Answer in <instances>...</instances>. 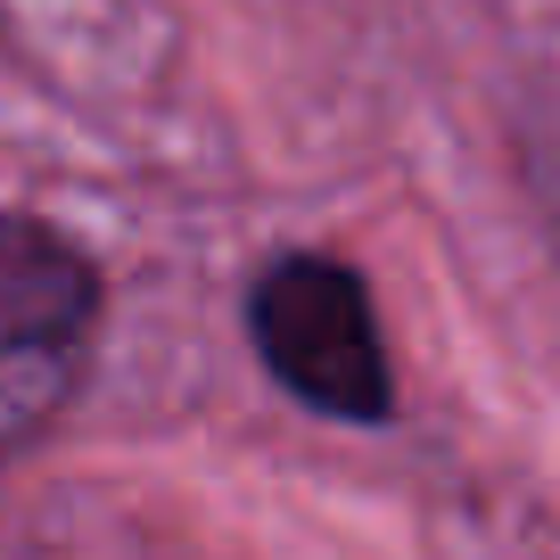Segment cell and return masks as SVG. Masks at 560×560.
I'll list each match as a JSON object with an SVG mask.
<instances>
[{"label":"cell","mask_w":560,"mask_h":560,"mask_svg":"<svg viewBox=\"0 0 560 560\" xmlns=\"http://www.w3.org/2000/svg\"><path fill=\"white\" fill-rule=\"evenodd\" d=\"M91 322V272L67 240L25 214H0V371L67 354Z\"/></svg>","instance_id":"cell-2"},{"label":"cell","mask_w":560,"mask_h":560,"mask_svg":"<svg viewBox=\"0 0 560 560\" xmlns=\"http://www.w3.org/2000/svg\"><path fill=\"white\" fill-rule=\"evenodd\" d=\"M247 330H256L264 363L280 371V387H298L322 412L380 420L396 404V380H387V354H380V322H371L347 264H322V256L272 264L256 280V298H247Z\"/></svg>","instance_id":"cell-1"}]
</instances>
